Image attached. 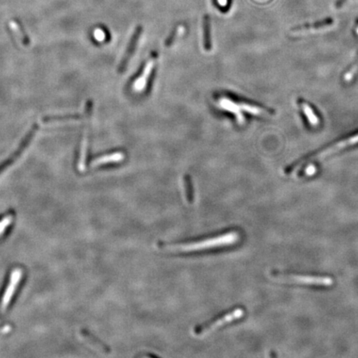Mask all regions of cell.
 Wrapping results in <instances>:
<instances>
[{
  "label": "cell",
  "instance_id": "6da1fadb",
  "mask_svg": "<svg viewBox=\"0 0 358 358\" xmlns=\"http://www.w3.org/2000/svg\"><path fill=\"white\" fill-rule=\"evenodd\" d=\"M241 233L237 230H229L216 236L206 237L202 240H196L191 242H159L157 247L162 250L189 253L200 250H210L216 248L226 247L235 244L240 241Z\"/></svg>",
  "mask_w": 358,
  "mask_h": 358
},
{
  "label": "cell",
  "instance_id": "7a4b0ae2",
  "mask_svg": "<svg viewBox=\"0 0 358 358\" xmlns=\"http://www.w3.org/2000/svg\"><path fill=\"white\" fill-rule=\"evenodd\" d=\"M270 277L278 281L284 283H293V284H305L312 286H324L329 287L333 285V279L330 277L325 276H304V275H293V274H285L271 271Z\"/></svg>",
  "mask_w": 358,
  "mask_h": 358
},
{
  "label": "cell",
  "instance_id": "3957f363",
  "mask_svg": "<svg viewBox=\"0 0 358 358\" xmlns=\"http://www.w3.org/2000/svg\"><path fill=\"white\" fill-rule=\"evenodd\" d=\"M244 314V310L242 308H235L233 309L228 311V313H223L210 321L197 325L194 327V333L196 336L206 335L211 333L212 331L222 327L224 324H230L231 322L241 319Z\"/></svg>",
  "mask_w": 358,
  "mask_h": 358
},
{
  "label": "cell",
  "instance_id": "277c9868",
  "mask_svg": "<svg viewBox=\"0 0 358 358\" xmlns=\"http://www.w3.org/2000/svg\"><path fill=\"white\" fill-rule=\"evenodd\" d=\"M358 143V134L353 135V136L348 137L347 139H343V140L339 141V142L336 143V144L332 145V146H330L329 148H327L326 149H324V150L320 151L319 153L313 154L311 156L308 157L306 159H302L300 161H298V162L294 163L293 164L290 165V166H289L284 170V174H292L293 171L297 169L298 167H300V165L303 164L305 162H307V161H309V160H312V159L313 160H318V159H324V158L329 156L331 154H334V153L338 152V151L341 150L342 148H347L350 145H356Z\"/></svg>",
  "mask_w": 358,
  "mask_h": 358
},
{
  "label": "cell",
  "instance_id": "5b68a950",
  "mask_svg": "<svg viewBox=\"0 0 358 358\" xmlns=\"http://www.w3.org/2000/svg\"><path fill=\"white\" fill-rule=\"evenodd\" d=\"M142 26H137L136 29L134 30V33L131 36L130 43L128 44V48L126 49L125 54L123 56L122 58H121V62L119 64V67H118V72L119 73H122L123 71H125L126 67H127V65H128L130 61L131 57L134 54V51L136 49L137 44L139 43V40L140 38V36L142 34Z\"/></svg>",
  "mask_w": 358,
  "mask_h": 358
},
{
  "label": "cell",
  "instance_id": "8992f818",
  "mask_svg": "<svg viewBox=\"0 0 358 358\" xmlns=\"http://www.w3.org/2000/svg\"><path fill=\"white\" fill-rule=\"evenodd\" d=\"M334 20L333 18H327L321 22L313 23V24H308V25L301 26L293 29L291 31V34L293 35H304L309 34L317 32L324 31L329 29L334 25Z\"/></svg>",
  "mask_w": 358,
  "mask_h": 358
},
{
  "label": "cell",
  "instance_id": "52a82bcc",
  "mask_svg": "<svg viewBox=\"0 0 358 358\" xmlns=\"http://www.w3.org/2000/svg\"><path fill=\"white\" fill-rule=\"evenodd\" d=\"M22 270L19 269L15 270V271H13V273L11 275V278H10V281H9V286L6 290L5 293L3 294V299L1 302V311L4 312L7 308L9 306V302L11 300L12 297L14 295V293H15V290L17 289V284L19 283L22 278Z\"/></svg>",
  "mask_w": 358,
  "mask_h": 358
},
{
  "label": "cell",
  "instance_id": "ba28073f",
  "mask_svg": "<svg viewBox=\"0 0 358 358\" xmlns=\"http://www.w3.org/2000/svg\"><path fill=\"white\" fill-rule=\"evenodd\" d=\"M37 125H34L33 128L30 130L29 132V134L26 135L25 138L23 139V141L21 143V145H19V147L17 148V150L15 151L14 154H12L11 156L9 157L8 160H6L5 162L3 163L1 166H0V174L5 170L6 168L9 167V165H11L13 163L15 162V160L18 158V157L23 154V151L25 150L26 148L29 147V144L31 143L32 139L34 137L36 132H37Z\"/></svg>",
  "mask_w": 358,
  "mask_h": 358
},
{
  "label": "cell",
  "instance_id": "9c48e42d",
  "mask_svg": "<svg viewBox=\"0 0 358 358\" xmlns=\"http://www.w3.org/2000/svg\"><path fill=\"white\" fill-rule=\"evenodd\" d=\"M157 58H158L157 52H152V54L145 64L142 74L140 75V77L134 82V86L138 91H142L143 89L145 88V85H147L148 78L150 77L151 72L153 71L155 63H156Z\"/></svg>",
  "mask_w": 358,
  "mask_h": 358
},
{
  "label": "cell",
  "instance_id": "30bf717a",
  "mask_svg": "<svg viewBox=\"0 0 358 358\" xmlns=\"http://www.w3.org/2000/svg\"><path fill=\"white\" fill-rule=\"evenodd\" d=\"M125 159V154L122 152H115L110 154H105L102 156L98 157L91 162L92 167H97L99 165L110 163H118L122 161Z\"/></svg>",
  "mask_w": 358,
  "mask_h": 358
},
{
  "label": "cell",
  "instance_id": "8fae6325",
  "mask_svg": "<svg viewBox=\"0 0 358 358\" xmlns=\"http://www.w3.org/2000/svg\"><path fill=\"white\" fill-rule=\"evenodd\" d=\"M87 152H88V130L87 129H85L84 134H83L81 143V150H80L79 162H78L79 170L83 171L85 168Z\"/></svg>",
  "mask_w": 358,
  "mask_h": 358
},
{
  "label": "cell",
  "instance_id": "7c38bea8",
  "mask_svg": "<svg viewBox=\"0 0 358 358\" xmlns=\"http://www.w3.org/2000/svg\"><path fill=\"white\" fill-rule=\"evenodd\" d=\"M202 33H203V47L205 51H210L212 49V39H211V21L210 17L205 15L202 20Z\"/></svg>",
  "mask_w": 358,
  "mask_h": 358
},
{
  "label": "cell",
  "instance_id": "4fadbf2b",
  "mask_svg": "<svg viewBox=\"0 0 358 358\" xmlns=\"http://www.w3.org/2000/svg\"><path fill=\"white\" fill-rule=\"evenodd\" d=\"M9 27L11 29L12 32L15 33V37L17 41L19 42L22 45L27 46L29 43V37L26 36L24 32H23V29L21 25H19V23H17L16 21H11L9 23Z\"/></svg>",
  "mask_w": 358,
  "mask_h": 358
},
{
  "label": "cell",
  "instance_id": "5bb4252c",
  "mask_svg": "<svg viewBox=\"0 0 358 358\" xmlns=\"http://www.w3.org/2000/svg\"><path fill=\"white\" fill-rule=\"evenodd\" d=\"M84 115L80 114H67V115H61V116H49L45 117L43 119L44 124H53V123L69 122V121H75L82 119Z\"/></svg>",
  "mask_w": 358,
  "mask_h": 358
},
{
  "label": "cell",
  "instance_id": "9a60e30c",
  "mask_svg": "<svg viewBox=\"0 0 358 358\" xmlns=\"http://www.w3.org/2000/svg\"><path fill=\"white\" fill-rule=\"evenodd\" d=\"M183 185H184L186 200L188 204H193L194 202V183H193L190 175L185 174L183 176Z\"/></svg>",
  "mask_w": 358,
  "mask_h": 358
},
{
  "label": "cell",
  "instance_id": "2e32d148",
  "mask_svg": "<svg viewBox=\"0 0 358 358\" xmlns=\"http://www.w3.org/2000/svg\"><path fill=\"white\" fill-rule=\"evenodd\" d=\"M83 338L90 345H91L96 349L99 350L101 353H110V348L106 345L102 343L101 342L97 340V338L91 335V334L87 333H84Z\"/></svg>",
  "mask_w": 358,
  "mask_h": 358
},
{
  "label": "cell",
  "instance_id": "e0dca14e",
  "mask_svg": "<svg viewBox=\"0 0 358 358\" xmlns=\"http://www.w3.org/2000/svg\"><path fill=\"white\" fill-rule=\"evenodd\" d=\"M235 105H236V106H237V107H240V108H242V110H244V111H247V112H249V113H250V114H265V113H264V110H262V109L260 108H258V107H256V106H254V105H249V104H246V103L240 102L238 103L237 105H236V104H235Z\"/></svg>",
  "mask_w": 358,
  "mask_h": 358
},
{
  "label": "cell",
  "instance_id": "ac0fdd59",
  "mask_svg": "<svg viewBox=\"0 0 358 358\" xmlns=\"http://www.w3.org/2000/svg\"><path fill=\"white\" fill-rule=\"evenodd\" d=\"M302 108L304 110V114H306V116H307L308 119L309 120V122L311 123L312 125H317L318 123V118L316 117L315 114L313 113V111H312V109L310 108L309 105L304 103V104L302 105Z\"/></svg>",
  "mask_w": 358,
  "mask_h": 358
},
{
  "label": "cell",
  "instance_id": "d6986e66",
  "mask_svg": "<svg viewBox=\"0 0 358 358\" xmlns=\"http://www.w3.org/2000/svg\"><path fill=\"white\" fill-rule=\"evenodd\" d=\"M182 32H183V28H182V26H179V27H178V28H177V29L172 33V34H171L170 36L166 39V41H165V47L169 48V47H170V46L175 42V40H176L177 37H179V35L182 33Z\"/></svg>",
  "mask_w": 358,
  "mask_h": 358
},
{
  "label": "cell",
  "instance_id": "ffe728a7",
  "mask_svg": "<svg viewBox=\"0 0 358 358\" xmlns=\"http://www.w3.org/2000/svg\"><path fill=\"white\" fill-rule=\"evenodd\" d=\"M355 1H358V0H338V2L335 4V8L337 9H342L345 6L348 5Z\"/></svg>",
  "mask_w": 358,
  "mask_h": 358
},
{
  "label": "cell",
  "instance_id": "44dd1931",
  "mask_svg": "<svg viewBox=\"0 0 358 358\" xmlns=\"http://www.w3.org/2000/svg\"><path fill=\"white\" fill-rule=\"evenodd\" d=\"M10 218H6L5 220H3V222L0 223V233H2V231L4 230V228L6 227H8V225L10 223Z\"/></svg>",
  "mask_w": 358,
  "mask_h": 358
}]
</instances>
